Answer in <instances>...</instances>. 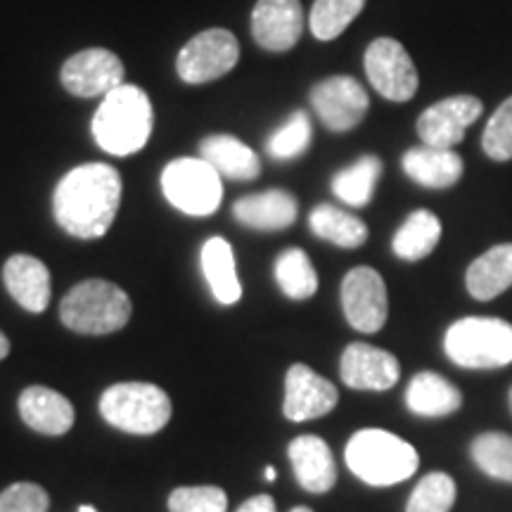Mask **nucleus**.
Here are the masks:
<instances>
[{"instance_id": "f257e3e1", "label": "nucleus", "mask_w": 512, "mask_h": 512, "mask_svg": "<svg viewBox=\"0 0 512 512\" xmlns=\"http://www.w3.org/2000/svg\"><path fill=\"white\" fill-rule=\"evenodd\" d=\"M119 204V171L110 164H81L57 183L53 214L72 238L98 240L112 228Z\"/></svg>"}, {"instance_id": "f03ea898", "label": "nucleus", "mask_w": 512, "mask_h": 512, "mask_svg": "<svg viewBox=\"0 0 512 512\" xmlns=\"http://www.w3.org/2000/svg\"><path fill=\"white\" fill-rule=\"evenodd\" d=\"M152 102L143 88L124 86L105 95L93 117V138L114 157H128L143 150L152 133Z\"/></svg>"}, {"instance_id": "7ed1b4c3", "label": "nucleus", "mask_w": 512, "mask_h": 512, "mask_svg": "<svg viewBox=\"0 0 512 512\" xmlns=\"http://www.w3.org/2000/svg\"><path fill=\"white\" fill-rule=\"evenodd\" d=\"M344 458H347L349 470L370 486L406 482L420 465L418 451L408 441L384 430L356 432L349 439Z\"/></svg>"}, {"instance_id": "20e7f679", "label": "nucleus", "mask_w": 512, "mask_h": 512, "mask_svg": "<svg viewBox=\"0 0 512 512\" xmlns=\"http://www.w3.org/2000/svg\"><path fill=\"white\" fill-rule=\"evenodd\" d=\"M60 318L79 335H112L131 320V297L110 280H83L64 294Z\"/></svg>"}, {"instance_id": "39448f33", "label": "nucleus", "mask_w": 512, "mask_h": 512, "mask_svg": "<svg viewBox=\"0 0 512 512\" xmlns=\"http://www.w3.org/2000/svg\"><path fill=\"white\" fill-rule=\"evenodd\" d=\"M446 356L460 368L491 370L512 363V325L501 318H460L444 337Z\"/></svg>"}, {"instance_id": "423d86ee", "label": "nucleus", "mask_w": 512, "mask_h": 512, "mask_svg": "<svg viewBox=\"0 0 512 512\" xmlns=\"http://www.w3.org/2000/svg\"><path fill=\"white\" fill-rule=\"evenodd\" d=\"M100 413L121 432L150 437L169 425L171 399L157 384L119 382L105 389L100 399Z\"/></svg>"}, {"instance_id": "0eeeda50", "label": "nucleus", "mask_w": 512, "mask_h": 512, "mask_svg": "<svg viewBox=\"0 0 512 512\" xmlns=\"http://www.w3.org/2000/svg\"><path fill=\"white\" fill-rule=\"evenodd\" d=\"M164 197L188 216H209L221 207V174L204 159H176L162 174Z\"/></svg>"}, {"instance_id": "6e6552de", "label": "nucleus", "mask_w": 512, "mask_h": 512, "mask_svg": "<svg viewBox=\"0 0 512 512\" xmlns=\"http://www.w3.org/2000/svg\"><path fill=\"white\" fill-rule=\"evenodd\" d=\"M240 60V43L228 29H207L192 36L178 53V76L185 83H209L226 76Z\"/></svg>"}, {"instance_id": "1a4fd4ad", "label": "nucleus", "mask_w": 512, "mask_h": 512, "mask_svg": "<svg viewBox=\"0 0 512 512\" xmlns=\"http://www.w3.org/2000/svg\"><path fill=\"white\" fill-rule=\"evenodd\" d=\"M366 74L370 86L382 98L408 102L418 93V69L408 50L394 38H377L366 50Z\"/></svg>"}, {"instance_id": "9d476101", "label": "nucleus", "mask_w": 512, "mask_h": 512, "mask_svg": "<svg viewBox=\"0 0 512 512\" xmlns=\"http://www.w3.org/2000/svg\"><path fill=\"white\" fill-rule=\"evenodd\" d=\"M342 309L358 332H380L387 323L389 299L382 275L370 266H358L342 280Z\"/></svg>"}, {"instance_id": "9b49d317", "label": "nucleus", "mask_w": 512, "mask_h": 512, "mask_svg": "<svg viewBox=\"0 0 512 512\" xmlns=\"http://www.w3.org/2000/svg\"><path fill=\"white\" fill-rule=\"evenodd\" d=\"M124 62L112 50L88 48L62 64V86L76 98H105L124 86Z\"/></svg>"}, {"instance_id": "f8f14e48", "label": "nucleus", "mask_w": 512, "mask_h": 512, "mask_svg": "<svg viewBox=\"0 0 512 512\" xmlns=\"http://www.w3.org/2000/svg\"><path fill=\"white\" fill-rule=\"evenodd\" d=\"M311 105L330 131L347 133L366 117L370 100L363 86L351 76H330L311 88Z\"/></svg>"}, {"instance_id": "ddd939ff", "label": "nucleus", "mask_w": 512, "mask_h": 512, "mask_svg": "<svg viewBox=\"0 0 512 512\" xmlns=\"http://www.w3.org/2000/svg\"><path fill=\"white\" fill-rule=\"evenodd\" d=\"M482 112V100L475 95H453L420 114L418 136L425 145L453 150L465 138L467 126L475 124Z\"/></svg>"}, {"instance_id": "4468645a", "label": "nucleus", "mask_w": 512, "mask_h": 512, "mask_svg": "<svg viewBox=\"0 0 512 512\" xmlns=\"http://www.w3.org/2000/svg\"><path fill=\"white\" fill-rule=\"evenodd\" d=\"M339 401L337 387L316 370L304 363H294L285 375V401L283 413L292 422H306L313 418H323L335 411Z\"/></svg>"}, {"instance_id": "2eb2a0df", "label": "nucleus", "mask_w": 512, "mask_h": 512, "mask_svg": "<svg viewBox=\"0 0 512 512\" xmlns=\"http://www.w3.org/2000/svg\"><path fill=\"white\" fill-rule=\"evenodd\" d=\"M339 375L347 387L358 392H384L399 382L401 368L389 351L370 347L366 342H354L339 358Z\"/></svg>"}, {"instance_id": "dca6fc26", "label": "nucleus", "mask_w": 512, "mask_h": 512, "mask_svg": "<svg viewBox=\"0 0 512 512\" xmlns=\"http://www.w3.org/2000/svg\"><path fill=\"white\" fill-rule=\"evenodd\" d=\"M304 31L299 0H259L252 12V36L268 53H287Z\"/></svg>"}, {"instance_id": "f3484780", "label": "nucleus", "mask_w": 512, "mask_h": 512, "mask_svg": "<svg viewBox=\"0 0 512 512\" xmlns=\"http://www.w3.org/2000/svg\"><path fill=\"white\" fill-rule=\"evenodd\" d=\"M17 406L24 425L46 437H62L74 427L76 413L72 401L50 387L24 389Z\"/></svg>"}, {"instance_id": "a211bd4d", "label": "nucleus", "mask_w": 512, "mask_h": 512, "mask_svg": "<svg viewBox=\"0 0 512 512\" xmlns=\"http://www.w3.org/2000/svg\"><path fill=\"white\" fill-rule=\"evenodd\" d=\"M299 486L309 494H328L337 484V465L330 446L316 434H302L287 448Z\"/></svg>"}, {"instance_id": "6ab92c4d", "label": "nucleus", "mask_w": 512, "mask_h": 512, "mask_svg": "<svg viewBox=\"0 0 512 512\" xmlns=\"http://www.w3.org/2000/svg\"><path fill=\"white\" fill-rule=\"evenodd\" d=\"M3 283L10 297L31 313H43L50 304V271L41 259L29 254H15L5 261Z\"/></svg>"}, {"instance_id": "aec40b11", "label": "nucleus", "mask_w": 512, "mask_h": 512, "mask_svg": "<svg viewBox=\"0 0 512 512\" xmlns=\"http://www.w3.org/2000/svg\"><path fill=\"white\" fill-rule=\"evenodd\" d=\"M299 202L287 190L271 188L233 204V216L252 230H285L297 221Z\"/></svg>"}, {"instance_id": "412c9836", "label": "nucleus", "mask_w": 512, "mask_h": 512, "mask_svg": "<svg viewBox=\"0 0 512 512\" xmlns=\"http://www.w3.org/2000/svg\"><path fill=\"white\" fill-rule=\"evenodd\" d=\"M403 171L411 178L413 183L422 185V188L444 190L451 188L463 176V159L458 152L441 150V147H411L401 159Z\"/></svg>"}, {"instance_id": "4be33fe9", "label": "nucleus", "mask_w": 512, "mask_h": 512, "mask_svg": "<svg viewBox=\"0 0 512 512\" xmlns=\"http://www.w3.org/2000/svg\"><path fill=\"white\" fill-rule=\"evenodd\" d=\"M467 292L477 299V302H491V299L501 297L505 290L512 287V245L491 247L489 252L477 256L467 268L465 275Z\"/></svg>"}, {"instance_id": "5701e85b", "label": "nucleus", "mask_w": 512, "mask_h": 512, "mask_svg": "<svg viewBox=\"0 0 512 512\" xmlns=\"http://www.w3.org/2000/svg\"><path fill=\"white\" fill-rule=\"evenodd\" d=\"M408 411L420 418H446L463 406V394L437 373H418L406 389Z\"/></svg>"}, {"instance_id": "b1692460", "label": "nucleus", "mask_w": 512, "mask_h": 512, "mask_svg": "<svg viewBox=\"0 0 512 512\" xmlns=\"http://www.w3.org/2000/svg\"><path fill=\"white\" fill-rule=\"evenodd\" d=\"M202 159L230 181H254L261 174V159L252 147L233 136H209L200 145Z\"/></svg>"}, {"instance_id": "393cba45", "label": "nucleus", "mask_w": 512, "mask_h": 512, "mask_svg": "<svg viewBox=\"0 0 512 512\" xmlns=\"http://www.w3.org/2000/svg\"><path fill=\"white\" fill-rule=\"evenodd\" d=\"M200 261L202 273L207 278L209 290L216 297V302L223 306L238 304L242 297V285L238 273H235V256L228 240L211 238L204 242Z\"/></svg>"}, {"instance_id": "a878e982", "label": "nucleus", "mask_w": 512, "mask_h": 512, "mask_svg": "<svg viewBox=\"0 0 512 512\" xmlns=\"http://www.w3.org/2000/svg\"><path fill=\"white\" fill-rule=\"evenodd\" d=\"M309 226L316 238L344 249H356L368 240L366 223L349 211L332 207V204H318L311 211Z\"/></svg>"}, {"instance_id": "bb28decb", "label": "nucleus", "mask_w": 512, "mask_h": 512, "mask_svg": "<svg viewBox=\"0 0 512 512\" xmlns=\"http://www.w3.org/2000/svg\"><path fill=\"white\" fill-rule=\"evenodd\" d=\"M441 238V221L437 214L427 209H418L403 221V226L396 230L392 249L403 261H420L434 252Z\"/></svg>"}, {"instance_id": "cd10ccee", "label": "nucleus", "mask_w": 512, "mask_h": 512, "mask_svg": "<svg viewBox=\"0 0 512 512\" xmlns=\"http://www.w3.org/2000/svg\"><path fill=\"white\" fill-rule=\"evenodd\" d=\"M382 162L373 155L361 157L347 169H342L332 178V192L337 195L339 202L349 204V207H366L373 200L375 185L380 181Z\"/></svg>"}, {"instance_id": "c85d7f7f", "label": "nucleus", "mask_w": 512, "mask_h": 512, "mask_svg": "<svg viewBox=\"0 0 512 512\" xmlns=\"http://www.w3.org/2000/svg\"><path fill=\"white\" fill-rule=\"evenodd\" d=\"M275 280H278L285 297L294 299V302H304L318 292L316 268H313L309 254L299 247L285 249L275 259Z\"/></svg>"}, {"instance_id": "c756f323", "label": "nucleus", "mask_w": 512, "mask_h": 512, "mask_svg": "<svg viewBox=\"0 0 512 512\" xmlns=\"http://www.w3.org/2000/svg\"><path fill=\"white\" fill-rule=\"evenodd\" d=\"M470 456L486 477L512 484V437L503 432H486L472 441Z\"/></svg>"}, {"instance_id": "7c9ffc66", "label": "nucleus", "mask_w": 512, "mask_h": 512, "mask_svg": "<svg viewBox=\"0 0 512 512\" xmlns=\"http://www.w3.org/2000/svg\"><path fill=\"white\" fill-rule=\"evenodd\" d=\"M366 0H316L309 24L318 41H332L361 15Z\"/></svg>"}, {"instance_id": "2f4dec72", "label": "nucleus", "mask_w": 512, "mask_h": 512, "mask_svg": "<svg viewBox=\"0 0 512 512\" xmlns=\"http://www.w3.org/2000/svg\"><path fill=\"white\" fill-rule=\"evenodd\" d=\"M456 482L446 472H430L415 484L406 512H448L456 503Z\"/></svg>"}, {"instance_id": "473e14b6", "label": "nucleus", "mask_w": 512, "mask_h": 512, "mask_svg": "<svg viewBox=\"0 0 512 512\" xmlns=\"http://www.w3.org/2000/svg\"><path fill=\"white\" fill-rule=\"evenodd\" d=\"M311 143V121L306 112H294L278 131L268 138L266 150L273 159H294L304 155Z\"/></svg>"}, {"instance_id": "72a5a7b5", "label": "nucleus", "mask_w": 512, "mask_h": 512, "mask_svg": "<svg viewBox=\"0 0 512 512\" xmlns=\"http://www.w3.org/2000/svg\"><path fill=\"white\" fill-rule=\"evenodd\" d=\"M228 498L219 486H181L169 496V512H226Z\"/></svg>"}, {"instance_id": "f704fd0d", "label": "nucleus", "mask_w": 512, "mask_h": 512, "mask_svg": "<svg viewBox=\"0 0 512 512\" xmlns=\"http://www.w3.org/2000/svg\"><path fill=\"white\" fill-rule=\"evenodd\" d=\"M482 147L494 162H510L512 159V98L503 102L486 124Z\"/></svg>"}, {"instance_id": "c9c22d12", "label": "nucleus", "mask_w": 512, "mask_h": 512, "mask_svg": "<svg viewBox=\"0 0 512 512\" xmlns=\"http://www.w3.org/2000/svg\"><path fill=\"white\" fill-rule=\"evenodd\" d=\"M50 496L31 482H17L0 494V512H48Z\"/></svg>"}, {"instance_id": "e433bc0d", "label": "nucleus", "mask_w": 512, "mask_h": 512, "mask_svg": "<svg viewBox=\"0 0 512 512\" xmlns=\"http://www.w3.org/2000/svg\"><path fill=\"white\" fill-rule=\"evenodd\" d=\"M238 512H275V501H273L271 496H266V494L252 496V498H247V501L240 505Z\"/></svg>"}, {"instance_id": "4c0bfd02", "label": "nucleus", "mask_w": 512, "mask_h": 512, "mask_svg": "<svg viewBox=\"0 0 512 512\" xmlns=\"http://www.w3.org/2000/svg\"><path fill=\"white\" fill-rule=\"evenodd\" d=\"M8 354H10V339L0 332V361H3Z\"/></svg>"}, {"instance_id": "58836bf2", "label": "nucleus", "mask_w": 512, "mask_h": 512, "mask_svg": "<svg viewBox=\"0 0 512 512\" xmlns=\"http://www.w3.org/2000/svg\"><path fill=\"white\" fill-rule=\"evenodd\" d=\"M264 477H266V482H275V470H273L271 465H268L266 470H264Z\"/></svg>"}, {"instance_id": "ea45409f", "label": "nucleus", "mask_w": 512, "mask_h": 512, "mask_svg": "<svg viewBox=\"0 0 512 512\" xmlns=\"http://www.w3.org/2000/svg\"><path fill=\"white\" fill-rule=\"evenodd\" d=\"M79 512H98V510H95V508H93V505H81V508H79Z\"/></svg>"}, {"instance_id": "a19ab883", "label": "nucleus", "mask_w": 512, "mask_h": 512, "mask_svg": "<svg viewBox=\"0 0 512 512\" xmlns=\"http://www.w3.org/2000/svg\"><path fill=\"white\" fill-rule=\"evenodd\" d=\"M290 512H313L311 508H304V505H297V508H292Z\"/></svg>"}, {"instance_id": "79ce46f5", "label": "nucleus", "mask_w": 512, "mask_h": 512, "mask_svg": "<svg viewBox=\"0 0 512 512\" xmlns=\"http://www.w3.org/2000/svg\"><path fill=\"white\" fill-rule=\"evenodd\" d=\"M510 411H512V389H510Z\"/></svg>"}]
</instances>
